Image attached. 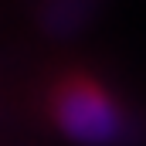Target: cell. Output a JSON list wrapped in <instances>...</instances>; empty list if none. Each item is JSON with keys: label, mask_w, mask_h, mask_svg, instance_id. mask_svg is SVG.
I'll use <instances>...</instances> for the list:
<instances>
[{"label": "cell", "mask_w": 146, "mask_h": 146, "mask_svg": "<svg viewBox=\"0 0 146 146\" xmlns=\"http://www.w3.org/2000/svg\"><path fill=\"white\" fill-rule=\"evenodd\" d=\"M54 126L82 146H109L122 133V112L106 85L92 75H65L51 92Z\"/></svg>", "instance_id": "obj_1"}]
</instances>
